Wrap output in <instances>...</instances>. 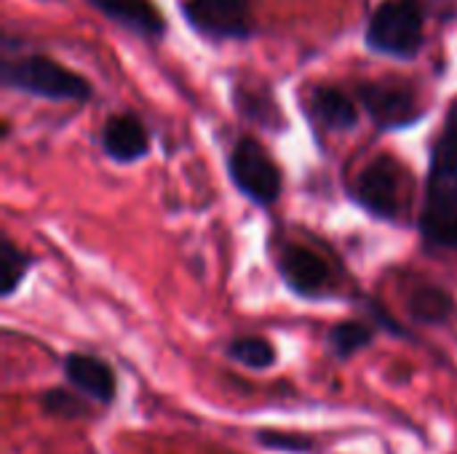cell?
Wrapping results in <instances>:
<instances>
[{
    "label": "cell",
    "mask_w": 457,
    "mask_h": 454,
    "mask_svg": "<svg viewBox=\"0 0 457 454\" xmlns=\"http://www.w3.org/2000/svg\"><path fill=\"white\" fill-rule=\"evenodd\" d=\"M228 174L241 195L257 206H270L281 195V169L252 136H241L228 155Z\"/></svg>",
    "instance_id": "obj_5"
},
{
    "label": "cell",
    "mask_w": 457,
    "mask_h": 454,
    "mask_svg": "<svg viewBox=\"0 0 457 454\" xmlns=\"http://www.w3.org/2000/svg\"><path fill=\"white\" fill-rule=\"evenodd\" d=\"M420 233L436 249H457V102L431 150Z\"/></svg>",
    "instance_id": "obj_1"
},
{
    "label": "cell",
    "mask_w": 457,
    "mask_h": 454,
    "mask_svg": "<svg viewBox=\"0 0 457 454\" xmlns=\"http://www.w3.org/2000/svg\"><path fill=\"white\" fill-rule=\"evenodd\" d=\"M308 107L313 120L329 131H351L359 126L356 102L337 86H313L308 96Z\"/></svg>",
    "instance_id": "obj_12"
},
{
    "label": "cell",
    "mask_w": 457,
    "mask_h": 454,
    "mask_svg": "<svg viewBox=\"0 0 457 454\" xmlns=\"http://www.w3.org/2000/svg\"><path fill=\"white\" fill-rule=\"evenodd\" d=\"M453 310H455V305H453L450 292H445L436 284H423L407 297L410 318L423 326H439V324L450 321Z\"/></svg>",
    "instance_id": "obj_13"
},
{
    "label": "cell",
    "mask_w": 457,
    "mask_h": 454,
    "mask_svg": "<svg viewBox=\"0 0 457 454\" xmlns=\"http://www.w3.org/2000/svg\"><path fill=\"white\" fill-rule=\"evenodd\" d=\"M64 377L67 383L86 399L110 407L115 401L118 393V377L112 372V367L107 361H102L99 356L91 353H70L64 356Z\"/></svg>",
    "instance_id": "obj_10"
},
{
    "label": "cell",
    "mask_w": 457,
    "mask_h": 454,
    "mask_svg": "<svg viewBox=\"0 0 457 454\" xmlns=\"http://www.w3.org/2000/svg\"><path fill=\"white\" fill-rule=\"evenodd\" d=\"M0 83L48 102H88L91 83L46 54H3Z\"/></svg>",
    "instance_id": "obj_2"
},
{
    "label": "cell",
    "mask_w": 457,
    "mask_h": 454,
    "mask_svg": "<svg viewBox=\"0 0 457 454\" xmlns=\"http://www.w3.org/2000/svg\"><path fill=\"white\" fill-rule=\"evenodd\" d=\"M32 268V257L24 254L11 238H3L0 244V297L8 300L19 292L27 273Z\"/></svg>",
    "instance_id": "obj_14"
},
{
    "label": "cell",
    "mask_w": 457,
    "mask_h": 454,
    "mask_svg": "<svg viewBox=\"0 0 457 454\" xmlns=\"http://www.w3.org/2000/svg\"><path fill=\"white\" fill-rule=\"evenodd\" d=\"M420 3L426 5L428 13H431V11H439V16H445V19L455 16L457 11V0H420Z\"/></svg>",
    "instance_id": "obj_19"
},
{
    "label": "cell",
    "mask_w": 457,
    "mask_h": 454,
    "mask_svg": "<svg viewBox=\"0 0 457 454\" xmlns=\"http://www.w3.org/2000/svg\"><path fill=\"white\" fill-rule=\"evenodd\" d=\"M185 21L206 40H249L254 35L252 0H179Z\"/></svg>",
    "instance_id": "obj_6"
},
{
    "label": "cell",
    "mask_w": 457,
    "mask_h": 454,
    "mask_svg": "<svg viewBox=\"0 0 457 454\" xmlns=\"http://www.w3.org/2000/svg\"><path fill=\"white\" fill-rule=\"evenodd\" d=\"M276 268H278V276L284 278V284L305 300H321V297L332 294L329 262L319 252H313L303 244H284L278 249Z\"/></svg>",
    "instance_id": "obj_8"
},
{
    "label": "cell",
    "mask_w": 457,
    "mask_h": 454,
    "mask_svg": "<svg viewBox=\"0 0 457 454\" xmlns=\"http://www.w3.org/2000/svg\"><path fill=\"white\" fill-rule=\"evenodd\" d=\"M104 19L120 29L137 35L139 40L158 43L166 35V19L153 0H86Z\"/></svg>",
    "instance_id": "obj_9"
},
{
    "label": "cell",
    "mask_w": 457,
    "mask_h": 454,
    "mask_svg": "<svg viewBox=\"0 0 457 454\" xmlns=\"http://www.w3.org/2000/svg\"><path fill=\"white\" fill-rule=\"evenodd\" d=\"M228 356L233 361H238L241 367L254 369V372L270 369L276 364V351L262 337H238V340H233L230 348H228Z\"/></svg>",
    "instance_id": "obj_16"
},
{
    "label": "cell",
    "mask_w": 457,
    "mask_h": 454,
    "mask_svg": "<svg viewBox=\"0 0 457 454\" xmlns=\"http://www.w3.org/2000/svg\"><path fill=\"white\" fill-rule=\"evenodd\" d=\"M407 174L410 171L399 163V158L380 153L361 166L351 185V193L356 203H361L372 217L391 222L404 209V190L410 182Z\"/></svg>",
    "instance_id": "obj_4"
},
{
    "label": "cell",
    "mask_w": 457,
    "mask_h": 454,
    "mask_svg": "<svg viewBox=\"0 0 457 454\" xmlns=\"http://www.w3.org/2000/svg\"><path fill=\"white\" fill-rule=\"evenodd\" d=\"M40 407L46 415H54V417H64V420H78V417H86L88 415V404L80 393L70 391V388H51L43 393L40 399Z\"/></svg>",
    "instance_id": "obj_17"
},
{
    "label": "cell",
    "mask_w": 457,
    "mask_h": 454,
    "mask_svg": "<svg viewBox=\"0 0 457 454\" xmlns=\"http://www.w3.org/2000/svg\"><path fill=\"white\" fill-rule=\"evenodd\" d=\"M426 5L420 0H383L364 32L370 51L399 62H412L426 43Z\"/></svg>",
    "instance_id": "obj_3"
},
{
    "label": "cell",
    "mask_w": 457,
    "mask_h": 454,
    "mask_svg": "<svg viewBox=\"0 0 457 454\" xmlns=\"http://www.w3.org/2000/svg\"><path fill=\"white\" fill-rule=\"evenodd\" d=\"M257 442H260L265 450L287 454H305L311 452V447H313L311 439L297 436V433H284V431H260V433H257Z\"/></svg>",
    "instance_id": "obj_18"
},
{
    "label": "cell",
    "mask_w": 457,
    "mask_h": 454,
    "mask_svg": "<svg viewBox=\"0 0 457 454\" xmlns=\"http://www.w3.org/2000/svg\"><path fill=\"white\" fill-rule=\"evenodd\" d=\"M102 150L115 163H137L150 153V136L145 123L134 112L110 115L102 126Z\"/></svg>",
    "instance_id": "obj_11"
},
{
    "label": "cell",
    "mask_w": 457,
    "mask_h": 454,
    "mask_svg": "<svg viewBox=\"0 0 457 454\" xmlns=\"http://www.w3.org/2000/svg\"><path fill=\"white\" fill-rule=\"evenodd\" d=\"M372 340H375V332L364 321H343V324L332 326L329 334H327V343H329V348H332V353L337 359L356 356L359 351L370 348Z\"/></svg>",
    "instance_id": "obj_15"
},
{
    "label": "cell",
    "mask_w": 457,
    "mask_h": 454,
    "mask_svg": "<svg viewBox=\"0 0 457 454\" xmlns=\"http://www.w3.org/2000/svg\"><path fill=\"white\" fill-rule=\"evenodd\" d=\"M356 96L364 104L372 123L383 131H399L420 123L426 110L418 94L399 80H364L356 86Z\"/></svg>",
    "instance_id": "obj_7"
}]
</instances>
